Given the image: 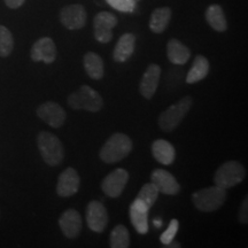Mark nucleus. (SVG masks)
Instances as JSON below:
<instances>
[{
    "label": "nucleus",
    "instance_id": "f257e3e1",
    "mask_svg": "<svg viewBox=\"0 0 248 248\" xmlns=\"http://www.w3.org/2000/svg\"><path fill=\"white\" fill-rule=\"evenodd\" d=\"M132 151V141L128 136L115 132L108 138L99 152L100 159L106 163H116L125 159Z\"/></svg>",
    "mask_w": 248,
    "mask_h": 248
},
{
    "label": "nucleus",
    "instance_id": "f03ea898",
    "mask_svg": "<svg viewBox=\"0 0 248 248\" xmlns=\"http://www.w3.org/2000/svg\"><path fill=\"white\" fill-rule=\"evenodd\" d=\"M226 188L221 186H209L192 194V201L198 210L203 213H212L218 210L225 203Z\"/></svg>",
    "mask_w": 248,
    "mask_h": 248
},
{
    "label": "nucleus",
    "instance_id": "7ed1b4c3",
    "mask_svg": "<svg viewBox=\"0 0 248 248\" xmlns=\"http://www.w3.org/2000/svg\"><path fill=\"white\" fill-rule=\"evenodd\" d=\"M37 145L43 160L48 166L55 167L63 160L64 151L62 142L57 136L47 131H42L37 137Z\"/></svg>",
    "mask_w": 248,
    "mask_h": 248
},
{
    "label": "nucleus",
    "instance_id": "20e7f679",
    "mask_svg": "<svg viewBox=\"0 0 248 248\" xmlns=\"http://www.w3.org/2000/svg\"><path fill=\"white\" fill-rule=\"evenodd\" d=\"M68 105L76 110L84 109L91 113H97L104 106V100L95 90L90 88L89 85H82L68 97Z\"/></svg>",
    "mask_w": 248,
    "mask_h": 248
},
{
    "label": "nucleus",
    "instance_id": "39448f33",
    "mask_svg": "<svg viewBox=\"0 0 248 248\" xmlns=\"http://www.w3.org/2000/svg\"><path fill=\"white\" fill-rule=\"evenodd\" d=\"M192 104H193V99L187 95L167 108L159 117L160 128L167 132L173 131L191 109Z\"/></svg>",
    "mask_w": 248,
    "mask_h": 248
},
{
    "label": "nucleus",
    "instance_id": "423d86ee",
    "mask_svg": "<svg viewBox=\"0 0 248 248\" xmlns=\"http://www.w3.org/2000/svg\"><path fill=\"white\" fill-rule=\"evenodd\" d=\"M246 177V169L238 161H228L219 166L214 175L215 185L223 188H230L240 184Z\"/></svg>",
    "mask_w": 248,
    "mask_h": 248
},
{
    "label": "nucleus",
    "instance_id": "0eeeda50",
    "mask_svg": "<svg viewBox=\"0 0 248 248\" xmlns=\"http://www.w3.org/2000/svg\"><path fill=\"white\" fill-rule=\"evenodd\" d=\"M117 24V17L109 12H100L93 21L94 37L99 43L106 44L113 38V28Z\"/></svg>",
    "mask_w": 248,
    "mask_h": 248
},
{
    "label": "nucleus",
    "instance_id": "6e6552de",
    "mask_svg": "<svg viewBox=\"0 0 248 248\" xmlns=\"http://www.w3.org/2000/svg\"><path fill=\"white\" fill-rule=\"evenodd\" d=\"M37 115L52 128H61L66 122L67 114L60 105L53 101H47L37 108Z\"/></svg>",
    "mask_w": 248,
    "mask_h": 248
},
{
    "label": "nucleus",
    "instance_id": "1a4fd4ad",
    "mask_svg": "<svg viewBox=\"0 0 248 248\" xmlns=\"http://www.w3.org/2000/svg\"><path fill=\"white\" fill-rule=\"evenodd\" d=\"M129 179V172L124 169H115L107 175L101 183L104 193L109 198H119Z\"/></svg>",
    "mask_w": 248,
    "mask_h": 248
},
{
    "label": "nucleus",
    "instance_id": "9d476101",
    "mask_svg": "<svg viewBox=\"0 0 248 248\" xmlns=\"http://www.w3.org/2000/svg\"><path fill=\"white\" fill-rule=\"evenodd\" d=\"M60 21L69 30L82 29L86 23L85 8L79 4L68 5L61 9Z\"/></svg>",
    "mask_w": 248,
    "mask_h": 248
},
{
    "label": "nucleus",
    "instance_id": "9b49d317",
    "mask_svg": "<svg viewBox=\"0 0 248 248\" xmlns=\"http://www.w3.org/2000/svg\"><path fill=\"white\" fill-rule=\"evenodd\" d=\"M86 223L93 232L100 233L106 229L108 216L106 207L100 201H91L86 208Z\"/></svg>",
    "mask_w": 248,
    "mask_h": 248
},
{
    "label": "nucleus",
    "instance_id": "f8f14e48",
    "mask_svg": "<svg viewBox=\"0 0 248 248\" xmlns=\"http://www.w3.org/2000/svg\"><path fill=\"white\" fill-rule=\"evenodd\" d=\"M151 179L160 193L176 195L181 191V185L169 171L163 169H155L151 175Z\"/></svg>",
    "mask_w": 248,
    "mask_h": 248
},
{
    "label": "nucleus",
    "instance_id": "ddd939ff",
    "mask_svg": "<svg viewBox=\"0 0 248 248\" xmlns=\"http://www.w3.org/2000/svg\"><path fill=\"white\" fill-rule=\"evenodd\" d=\"M31 59L32 61H43L45 63H53L57 58V47L54 42L48 37H43L37 40L31 48Z\"/></svg>",
    "mask_w": 248,
    "mask_h": 248
},
{
    "label": "nucleus",
    "instance_id": "4468645a",
    "mask_svg": "<svg viewBox=\"0 0 248 248\" xmlns=\"http://www.w3.org/2000/svg\"><path fill=\"white\" fill-rule=\"evenodd\" d=\"M59 225L62 233L69 239H74L82 231L83 223L80 214L75 209H67L59 218Z\"/></svg>",
    "mask_w": 248,
    "mask_h": 248
},
{
    "label": "nucleus",
    "instance_id": "2eb2a0df",
    "mask_svg": "<svg viewBox=\"0 0 248 248\" xmlns=\"http://www.w3.org/2000/svg\"><path fill=\"white\" fill-rule=\"evenodd\" d=\"M79 176L74 168H67L59 176L57 192L62 198H68L76 194L79 188Z\"/></svg>",
    "mask_w": 248,
    "mask_h": 248
},
{
    "label": "nucleus",
    "instance_id": "dca6fc26",
    "mask_svg": "<svg viewBox=\"0 0 248 248\" xmlns=\"http://www.w3.org/2000/svg\"><path fill=\"white\" fill-rule=\"evenodd\" d=\"M161 77V68L157 64H150L141 77L139 92L145 99H152L156 92Z\"/></svg>",
    "mask_w": 248,
    "mask_h": 248
},
{
    "label": "nucleus",
    "instance_id": "f3484780",
    "mask_svg": "<svg viewBox=\"0 0 248 248\" xmlns=\"http://www.w3.org/2000/svg\"><path fill=\"white\" fill-rule=\"evenodd\" d=\"M148 210L150 209L137 198L130 206V221L136 231L140 234H146L148 232Z\"/></svg>",
    "mask_w": 248,
    "mask_h": 248
},
{
    "label": "nucleus",
    "instance_id": "a211bd4d",
    "mask_svg": "<svg viewBox=\"0 0 248 248\" xmlns=\"http://www.w3.org/2000/svg\"><path fill=\"white\" fill-rule=\"evenodd\" d=\"M152 154L157 162L164 166H170L175 160L176 151L169 141L164 139H156L152 144Z\"/></svg>",
    "mask_w": 248,
    "mask_h": 248
},
{
    "label": "nucleus",
    "instance_id": "6ab92c4d",
    "mask_svg": "<svg viewBox=\"0 0 248 248\" xmlns=\"http://www.w3.org/2000/svg\"><path fill=\"white\" fill-rule=\"evenodd\" d=\"M167 55L171 63L182 66L188 61L191 57V51L182 42L173 38L170 39L167 44Z\"/></svg>",
    "mask_w": 248,
    "mask_h": 248
},
{
    "label": "nucleus",
    "instance_id": "aec40b11",
    "mask_svg": "<svg viewBox=\"0 0 248 248\" xmlns=\"http://www.w3.org/2000/svg\"><path fill=\"white\" fill-rule=\"evenodd\" d=\"M136 46V38L132 33H124L114 48L113 58L116 62H125L133 54Z\"/></svg>",
    "mask_w": 248,
    "mask_h": 248
},
{
    "label": "nucleus",
    "instance_id": "412c9836",
    "mask_svg": "<svg viewBox=\"0 0 248 248\" xmlns=\"http://www.w3.org/2000/svg\"><path fill=\"white\" fill-rule=\"evenodd\" d=\"M83 63H84V69L90 78L99 80L104 77V61L97 53H93V52L86 53L84 55V59H83Z\"/></svg>",
    "mask_w": 248,
    "mask_h": 248
},
{
    "label": "nucleus",
    "instance_id": "4be33fe9",
    "mask_svg": "<svg viewBox=\"0 0 248 248\" xmlns=\"http://www.w3.org/2000/svg\"><path fill=\"white\" fill-rule=\"evenodd\" d=\"M209 73V62L203 55H197L192 64L187 76H186V83L194 84L206 78Z\"/></svg>",
    "mask_w": 248,
    "mask_h": 248
},
{
    "label": "nucleus",
    "instance_id": "5701e85b",
    "mask_svg": "<svg viewBox=\"0 0 248 248\" xmlns=\"http://www.w3.org/2000/svg\"><path fill=\"white\" fill-rule=\"evenodd\" d=\"M171 18V9L169 7L156 8L150 18V29L155 33H161L168 27Z\"/></svg>",
    "mask_w": 248,
    "mask_h": 248
},
{
    "label": "nucleus",
    "instance_id": "b1692460",
    "mask_svg": "<svg viewBox=\"0 0 248 248\" xmlns=\"http://www.w3.org/2000/svg\"><path fill=\"white\" fill-rule=\"evenodd\" d=\"M206 20L214 30L223 32L228 29V23L223 12V8L219 5H210L206 11Z\"/></svg>",
    "mask_w": 248,
    "mask_h": 248
},
{
    "label": "nucleus",
    "instance_id": "393cba45",
    "mask_svg": "<svg viewBox=\"0 0 248 248\" xmlns=\"http://www.w3.org/2000/svg\"><path fill=\"white\" fill-rule=\"evenodd\" d=\"M109 246L111 248H128L130 246V234L125 226L119 224L111 230Z\"/></svg>",
    "mask_w": 248,
    "mask_h": 248
},
{
    "label": "nucleus",
    "instance_id": "a878e982",
    "mask_svg": "<svg viewBox=\"0 0 248 248\" xmlns=\"http://www.w3.org/2000/svg\"><path fill=\"white\" fill-rule=\"evenodd\" d=\"M159 193L160 192L157 191V188L155 187L153 183H147V184H145L140 188L137 195V199L140 200L148 209H151V207L153 206L155 201L159 198Z\"/></svg>",
    "mask_w": 248,
    "mask_h": 248
},
{
    "label": "nucleus",
    "instance_id": "bb28decb",
    "mask_svg": "<svg viewBox=\"0 0 248 248\" xmlns=\"http://www.w3.org/2000/svg\"><path fill=\"white\" fill-rule=\"evenodd\" d=\"M14 48V39L7 28L0 26V57L6 58Z\"/></svg>",
    "mask_w": 248,
    "mask_h": 248
},
{
    "label": "nucleus",
    "instance_id": "cd10ccee",
    "mask_svg": "<svg viewBox=\"0 0 248 248\" xmlns=\"http://www.w3.org/2000/svg\"><path fill=\"white\" fill-rule=\"evenodd\" d=\"M138 0H106V2L111 8L122 13H132L136 9Z\"/></svg>",
    "mask_w": 248,
    "mask_h": 248
},
{
    "label": "nucleus",
    "instance_id": "c85d7f7f",
    "mask_svg": "<svg viewBox=\"0 0 248 248\" xmlns=\"http://www.w3.org/2000/svg\"><path fill=\"white\" fill-rule=\"evenodd\" d=\"M178 229H179V222L176 218L171 219L169 223L168 228H167V230L164 231L162 234H161V237H160L161 243H162L164 246H167V245L171 243V241L173 240V238H175L176 234H177Z\"/></svg>",
    "mask_w": 248,
    "mask_h": 248
},
{
    "label": "nucleus",
    "instance_id": "c756f323",
    "mask_svg": "<svg viewBox=\"0 0 248 248\" xmlns=\"http://www.w3.org/2000/svg\"><path fill=\"white\" fill-rule=\"evenodd\" d=\"M239 222L241 224H247L248 223V199L244 200L241 203L240 210H239Z\"/></svg>",
    "mask_w": 248,
    "mask_h": 248
},
{
    "label": "nucleus",
    "instance_id": "7c9ffc66",
    "mask_svg": "<svg viewBox=\"0 0 248 248\" xmlns=\"http://www.w3.org/2000/svg\"><path fill=\"white\" fill-rule=\"evenodd\" d=\"M24 1H26V0H5V4L7 5L9 8L15 9L21 7V6L24 4Z\"/></svg>",
    "mask_w": 248,
    "mask_h": 248
},
{
    "label": "nucleus",
    "instance_id": "2f4dec72",
    "mask_svg": "<svg viewBox=\"0 0 248 248\" xmlns=\"http://www.w3.org/2000/svg\"><path fill=\"white\" fill-rule=\"evenodd\" d=\"M153 223H154V225L156 226V228H160V226H162V221H161V219H154L153 221Z\"/></svg>",
    "mask_w": 248,
    "mask_h": 248
},
{
    "label": "nucleus",
    "instance_id": "473e14b6",
    "mask_svg": "<svg viewBox=\"0 0 248 248\" xmlns=\"http://www.w3.org/2000/svg\"><path fill=\"white\" fill-rule=\"evenodd\" d=\"M166 247H170V248H172V247H181V244H179V243H172V241H171V243L167 245Z\"/></svg>",
    "mask_w": 248,
    "mask_h": 248
}]
</instances>
